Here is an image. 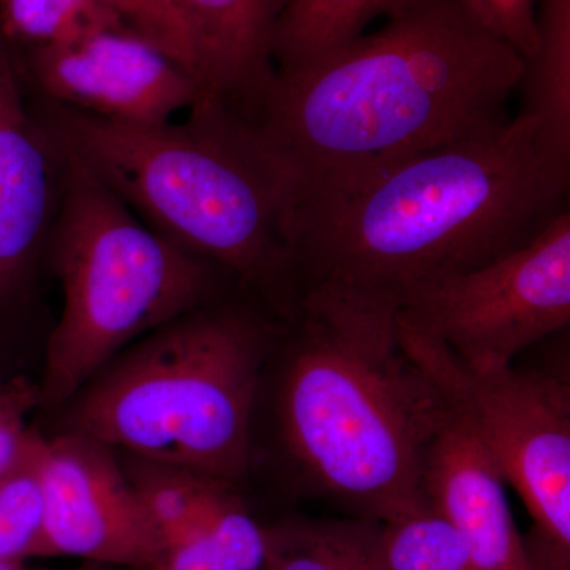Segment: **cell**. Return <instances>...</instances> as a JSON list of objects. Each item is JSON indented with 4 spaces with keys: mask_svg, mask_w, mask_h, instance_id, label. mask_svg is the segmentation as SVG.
Returning a JSON list of instances; mask_svg holds the SVG:
<instances>
[{
    "mask_svg": "<svg viewBox=\"0 0 570 570\" xmlns=\"http://www.w3.org/2000/svg\"><path fill=\"white\" fill-rule=\"evenodd\" d=\"M487 29L497 33L527 61L538 47L535 0H464Z\"/></svg>",
    "mask_w": 570,
    "mask_h": 570,
    "instance_id": "obj_23",
    "label": "cell"
},
{
    "mask_svg": "<svg viewBox=\"0 0 570 570\" xmlns=\"http://www.w3.org/2000/svg\"><path fill=\"white\" fill-rule=\"evenodd\" d=\"M272 362L277 442L298 487L381 523L428 505L423 472L448 404L401 344L393 299L306 291Z\"/></svg>",
    "mask_w": 570,
    "mask_h": 570,
    "instance_id": "obj_3",
    "label": "cell"
},
{
    "mask_svg": "<svg viewBox=\"0 0 570 570\" xmlns=\"http://www.w3.org/2000/svg\"><path fill=\"white\" fill-rule=\"evenodd\" d=\"M505 485L490 453L448 406L428 450L423 493L460 532L474 570H530Z\"/></svg>",
    "mask_w": 570,
    "mask_h": 570,
    "instance_id": "obj_12",
    "label": "cell"
},
{
    "mask_svg": "<svg viewBox=\"0 0 570 570\" xmlns=\"http://www.w3.org/2000/svg\"><path fill=\"white\" fill-rule=\"evenodd\" d=\"M124 24L167 52L200 82V56L183 0H110ZM205 94V91H204Z\"/></svg>",
    "mask_w": 570,
    "mask_h": 570,
    "instance_id": "obj_21",
    "label": "cell"
},
{
    "mask_svg": "<svg viewBox=\"0 0 570 570\" xmlns=\"http://www.w3.org/2000/svg\"><path fill=\"white\" fill-rule=\"evenodd\" d=\"M415 0H288L273 37L276 69L313 61L362 36L379 17H392Z\"/></svg>",
    "mask_w": 570,
    "mask_h": 570,
    "instance_id": "obj_17",
    "label": "cell"
},
{
    "mask_svg": "<svg viewBox=\"0 0 570 570\" xmlns=\"http://www.w3.org/2000/svg\"><path fill=\"white\" fill-rule=\"evenodd\" d=\"M381 543L387 570H474L460 532L430 502L381 523Z\"/></svg>",
    "mask_w": 570,
    "mask_h": 570,
    "instance_id": "obj_19",
    "label": "cell"
},
{
    "mask_svg": "<svg viewBox=\"0 0 570 570\" xmlns=\"http://www.w3.org/2000/svg\"><path fill=\"white\" fill-rule=\"evenodd\" d=\"M288 0H183L205 99L250 118L275 77L273 37Z\"/></svg>",
    "mask_w": 570,
    "mask_h": 570,
    "instance_id": "obj_13",
    "label": "cell"
},
{
    "mask_svg": "<svg viewBox=\"0 0 570 570\" xmlns=\"http://www.w3.org/2000/svg\"><path fill=\"white\" fill-rule=\"evenodd\" d=\"M37 406L39 385L21 377L0 384V480L20 463L31 444L28 417Z\"/></svg>",
    "mask_w": 570,
    "mask_h": 570,
    "instance_id": "obj_22",
    "label": "cell"
},
{
    "mask_svg": "<svg viewBox=\"0 0 570 570\" xmlns=\"http://www.w3.org/2000/svg\"><path fill=\"white\" fill-rule=\"evenodd\" d=\"M184 124H122L45 102L63 153L176 246L235 276L277 318L295 307L284 242L291 187L243 116L216 100Z\"/></svg>",
    "mask_w": 570,
    "mask_h": 570,
    "instance_id": "obj_4",
    "label": "cell"
},
{
    "mask_svg": "<svg viewBox=\"0 0 570 570\" xmlns=\"http://www.w3.org/2000/svg\"><path fill=\"white\" fill-rule=\"evenodd\" d=\"M41 434L33 431L20 463L0 480V560L48 557L40 474Z\"/></svg>",
    "mask_w": 570,
    "mask_h": 570,
    "instance_id": "obj_20",
    "label": "cell"
},
{
    "mask_svg": "<svg viewBox=\"0 0 570 570\" xmlns=\"http://www.w3.org/2000/svg\"><path fill=\"white\" fill-rule=\"evenodd\" d=\"M407 354L528 509L540 539L570 551V385L550 371L472 370L397 317Z\"/></svg>",
    "mask_w": 570,
    "mask_h": 570,
    "instance_id": "obj_7",
    "label": "cell"
},
{
    "mask_svg": "<svg viewBox=\"0 0 570 570\" xmlns=\"http://www.w3.org/2000/svg\"><path fill=\"white\" fill-rule=\"evenodd\" d=\"M48 557L149 570L163 538L118 452L85 434L63 431L40 441Z\"/></svg>",
    "mask_w": 570,
    "mask_h": 570,
    "instance_id": "obj_9",
    "label": "cell"
},
{
    "mask_svg": "<svg viewBox=\"0 0 570 570\" xmlns=\"http://www.w3.org/2000/svg\"><path fill=\"white\" fill-rule=\"evenodd\" d=\"M66 156L22 94L13 45L0 32V324L31 298L61 204Z\"/></svg>",
    "mask_w": 570,
    "mask_h": 570,
    "instance_id": "obj_11",
    "label": "cell"
},
{
    "mask_svg": "<svg viewBox=\"0 0 570 570\" xmlns=\"http://www.w3.org/2000/svg\"><path fill=\"white\" fill-rule=\"evenodd\" d=\"M279 330L254 307L213 299L108 362L67 401L66 431L234 487L249 469Z\"/></svg>",
    "mask_w": 570,
    "mask_h": 570,
    "instance_id": "obj_5",
    "label": "cell"
},
{
    "mask_svg": "<svg viewBox=\"0 0 570 570\" xmlns=\"http://www.w3.org/2000/svg\"><path fill=\"white\" fill-rule=\"evenodd\" d=\"M570 175L517 118L292 202L284 242L295 298L348 288L400 299L530 242L561 212Z\"/></svg>",
    "mask_w": 570,
    "mask_h": 570,
    "instance_id": "obj_2",
    "label": "cell"
},
{
    "mask_svg": "<svg viewBox=\"0 0 570 570\" xmlns=\"http://www.w3.org/2000/svg\"><path fill=\"white\" fill-rule=\"evenodd\" d=\"M266 528L235 494L224 497L204 519L165 535L149 570H268Z\"/></svg>",
    "mask_w": 570,
    "mask_h": 570,
    "instance_id": "obj_15",
    "label": "cell"
},
{
    "mask_svg": "<svg viewBox=\"0 0 570 570\" xmlns=\"http://www.w3.org/2000/svg\"><path fill=\"white\" fill-rule=\"evenodd\" d=\"M535 33L519 88L521 112L534 119L540 145L570 175V0H539Z\"/></svg>",
    "mask_w": 570,
    "mask_h": 570,
    "instance_id": "obj_14",
    "label": "cell"
},
{
    "mask_svg": "<svg viewBox=\"0 0 570 570\" xmlns=\"http://www.w3.org/2000/svg\"><path fill=\"white\" fill-rule=\"evenodd\" d=\"M397 317L472 370L512 365L570 322V214L487 264L409 291Z\"/></svg>",
    "mask_w": 570,
    "mask_h": 570,
    "instance_id": "obj_8",
    "label": "cell"
},
{
    "mask_svg": "<svg viewBox=\"0 0 570 570\" xmlns=\"http://www.w3.org/2000/svg\"><path fill=\"white\" fill-rule=\"evenodd\" d=\"M523 71L520 52L464 0H415L376 32L276 69L247 121L292 204L508 122Z\"/></svg>",
    "mask_w": 570,
    "mask_h": 570,
    "instance_id": "obj_1",
    "label": "cell"
},
{
    "mask_svg": "<svg viewBox=\"0 0 570 570\" xmlns=\"http://www.w3.org/2000/svg\"><path fill=\"white\" fill-rule=\"evenodd\" d=\"M63 156L61 204L47 246L62 311L48 340L40 406H62L138 340L216 299L223 272L157 234Z\"/></svg>",
    "mask_w": 570,
    "mask_h": 570,
    "instance_id": "obj_6",
    "label": "cell"
},
{
    "mask_svg": "<svg viewBox=\"0 0 570 570\" xmlns=\"http://www.w3.org/2000/svg\"><path fill=\"white\" fill-rule=\"evenodd\" d=\"M268 570H387L381 521L288 519L266 528Z\"/></svg>",
    "mask_w": 570,
    "mask_h": 570,
    "instance_id": "obj_16",
    "label": "cell"
},
{
    "mask_svg": "<svg viewBox=\"0 0 570 570\" xmlns=\"http://www.w3.org/2000/svg\"><path fill=\"white\" fill-rule=\"evenodd\" d=\"M26 66L47 102L107 121L170 122L205 100L189 71L124 24L26 50Z\"/></svg>",
    "mask_w": 570,
    "mask_h": 570,
    "instance_id": "obj_10",
    "label": "cell"
},
{
    "mask_svg": "<svg viewBox=\"0 0 570 570\" xmlns=\"http://www.w3.org/2000/svg\"><path fill=\"white\" fill-rule=\"evenodd\" d=\"M0 570H32V569H26L24 566H22V562H11V561L0 560ZM77 570H100V564H92V562H89V566H85V568L77 569Z\"/></svg>",
    "mask_w": 570,
    "mask_h": 570,
    "instance_id": "obj_24",
    "label": "cell"
},
{
    "mask_svg": "<svg viewBox=\"0 0 570 570\" xmlns=\"http://www.w3.org/2000/svg\"><path fill=\"white\" fill-rule=\"evenodd\" d=\"M121 24L110 0H0V32L26 50Z\"/></svg>",
    "mask_w": 570,
    "mask_h": 570,
    "instance_id": "obj_18",
    "label": "cell"
}]
</instances>
